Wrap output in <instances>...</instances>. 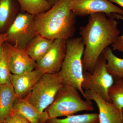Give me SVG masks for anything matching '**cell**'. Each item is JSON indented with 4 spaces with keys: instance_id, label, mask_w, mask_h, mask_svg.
I'll return each instance as SVG.
<instances>
[{
    "instance_id": "27",
    "label": "cell",
    "mask_w": 123,
    "mask_h": 123,
    "mask_svg": "<svg viewBox=\"0 0 123 123\" xmlns=\"http://www.w3.org/2000/svg\"><path fill=\"white\" fill-rule=\"evenodd\" d=\"M0 123H4L3 121H1V120H0Z\"/></svg>"
},
{
    "instance_id": "20",
    "label": "cell",
    "mask_w": 123,
    "mask_h": 123,
    "mask_svg": "<svg viewBox=\"0 0 123 123\" xmlns=\"http://www.w3.org/2000/svg\"><path fill=\"white\" fill-rule=\"evenodd\" d=\"M10 51L6 42L3 44L1 56L0 58V84L10 82L11 74L9 63Z\"/></svg>"
},
{
    "instance_id": "6",
    "label": "cell",
    "mask_w": 123,
    "mask_h": 123,
    "mask_svg": "<svg viewBox=\"0 0 123 123\" xmlns=\"http://www.w3.org/2000/svg\"><path fill=\"white\" fill-rule=\"evenodd\" d=\"M35 15L20 11L7 30L6 42L16 48L25 49L38 34L36 26Z\"/></svg>"
},
{
    "instance_id": "4",
    "label": "cell",
    "mask_w": 123,
    "mask_h": 123,
    "mask_svg": "<svg viewBox=\"0 0 123 123\" xmlns=\"http://www.w3.org/2000/svg\"><path fill=\"white\" fill-rule=\"evenodd\" d=\"M80 94L76 88L64 85L57 92L53 102L45 111L50 119L94 111L91 101L83 99Z\"/></svg>"
},
{
    "instance_id": "2",
    "label": "cell",
    "mask_w": 123,
    "mask_h": 123,
    "mask_svg": "<svg viewBox=\"0 0 123 123\" xmlns=\"http://www.w3.org/2000/svg\"><path fill=\"white\" fill-rule=\"evenodd\" d=\"M74 0H59L48 11L35 15L39 34L53 40L73 38L77 17L72 11Z\"/></svg>"
},
{
    "instance_id": "16",
    "label": "cell",
    "mask_w": 123,
    "mask_h": 123,
    "mask_svg": "<svg viewBox=\"0 0 123 123\" xmlns=\"http://www.w3.org/2000/svg\"><path fill=\"white\" fill-rule=\"evenodd\" d=\"M53 41L38 34L30 42L25 50L29 56L36 62L48 51Z\"/></svg>"
},
{
    "instance_id": "29",
    "label": "cell",
    "mask_w": 123,
    "mask_h": 123,
    "mask_svg": "<svg viewBox=\"0 0 123 123\" xmlns=\"http://www.w3.org/2000/svg\"><path fill=\"white\" fill-rule=\"evenodd\" d=\"M122 79H123V78H122Z\"/></svg>"
},
{
    "instance_id": "21",
    "label": "cell",
    "mask_w": 123,
    "mask_h": 123,
    "mask_svg": "<svg viewBox=\"0 0 123 123\" xmlns=\"http://www.w3.org/2000/svg\"><path fill=\"white\" fill-rule=\"evenodd\" d=\"M114 84L108 91L111 101L121 110L123 108V79L115 78Z\"/></svg>"
},
{
    "instance_id": "11",
    "label": "cell",
    "mask_w": 123,
    "mask_h": 123,
    "mask_svg": "<svg viewBox=\"0 0 123 123\" xmlns=\"http://www.w3.org/2000/svg\"><path fill=\"white\" fill-rule=\"evenodd\" d=\"M43 75L41 72L36 69L21 75L11 74L10 81L17 98L21 99L26 97Z\"/></svg>"
},
{
    "instance_id": "22",
    "label": "cell",
    "mask_w": 123,
    "mask_h": 123,
    "mask_svg": "<svg viewBox=\"0 0 123 123\" xmlns=\"http://www.w3.org/2000/svg\"><path fill=\"white\" fill-rule=\"evenodd\" d=\"M4 122V123H30L23 117L17 113H10Z\"/></svg>"
},
{
    "instance_id": "17",
    "label": "cell",
    "mask_w": 123,
    "mask_h": 123,
    "mask_svg": "<svg viewBox=\"0 0 123 123\" xmlns=\"http://www.w3.org/2000/svg\"><path fill=\"white\" fill-rule=\"evenodd\" d=\"M102 55L106 60V68L108 72L114 78H122L123 77V59L115 55L112 49L109 47L104 50Z\"/></svg>"
},
{
    "instance_id": "18",
    "label": "cell",
    "mask_w": 123,
    "mask_h": 123,
    "mask_svg": "<svg viewBox=\"0 0 123 123\" xmlns=\"http://www.w3.org/2000/svg\"><path fill=\"white\" fill-rule=\"evenodd\" d=\"M20 11L36 15L49 10L51 5L45 0H17Z\"/></svg>"
},
{
    "instance_id": "10",
    "label": "cell",
    "mask_w": 123,
    "mask_h": 123,
    "mask_svg": "<svg viewBox=\"0 0 123 123\" xmlns=\"http://www.w3.org/2000/svg\"><path fill=\"white\" fill-rule=\"evenodd\" d=\"M86 99L93 101L99 110V123H123L122 111L112 102L105 101L95 92L85 91Z\"/></svg>"
},
{
    "instance_id": "24",
    "label": "cell",
    "mask_w": 123,
    "mask_h": 123,
    "mask_svg": "<svg viewBox=\"0 0 123 123\" xmlns=\"http://www.w3.org/2000/svg\"><path fill=\"white\" fill-rule=\"evenodd\" d=\"M7 36L6 33H0V58L1 56L3 44L7 41Z\"/></svg>"
},
{
    "instance_id": "8",
    "label": "cell",
    "mask_w": 123,
    "mask_h": 123,
    "mask_svg": "<svg viewBox=\"0 0 123 123\" xmlns=\"http://www.w3.org/2000/svg\"><path fill=\"white\" fill-rule=\"evenodd\" d=\"M66 50V40L56 39L45 55L36 62L35 69L43 74L59 72L61 69Z\"/></svg>"
},
{
    "instance_id": "5",
    "label": "cell",
    "mask_w": 123,
    "mask_h": 123,
    "mask_svg": "<svg viewBox=\"0 0 123 123\" xmlns=\"http://www.w3.org/2000/svg\"><path fill=\"white\" fill-rule=\"evenodd\" d=\"M64 85L60 72L43 74L28 94L29 102L40 112H44Z\"/></svg>"
},
{
    "instance_id": "19",
    "label": "cell",
    "mask_w": 123,
    "mask_h": 123,
    "mask_svg": "<svg viewBox=\"0 0 123 123\" xmlns=\"http://www.w3.org/2000/svg\"><path fill=\"white\" fill-rule=\"evenodd\" d=\"M98 114L91 113L72 115L63 119H49L45 123H98Z\"/></svg>"
},
{
    "instance_id": "28",
    "label": "cell",
    "mask_w": 123,
    "mask_h": 123,
    "mask_svg": "<svg viewBox=\"0 0 123 123\" xmlns=\"http://www.w3.org/2000/svg\"><path fill=\"white\" fill-rule=\"evenodd\" d=\"M121 111H122V114H123V108L121 110Z\"/></svg>"
},
{
    "instance_id": "13",
    "label": "cell",
    "mask_w": 123,
    "mask_h": 123,
    "mask_svg": "<svg viewBox=\"0 0 123 123\" xmlns=\"http://www.w3.org/2000/svg\"><path fill=\"white\" fill-rule=\"evenodd\" d=\"M10 113L21 115L30 123H45L50 119L46 111L43 112H40L29 102L28 95L24 98H16Z\"/></svg>"
},
{
    "instance_id": "1",
    "label": "cell",
    "mask_w": 123,
    "mask_h": 123,
    "mask_svg": "<svg viewBox=\"0 0 123 123\" xmlns=\"http://www.w3.org/2000/svg\"><path fill=\"white\" fill-rule=\"evenodd\" d=\"M113 14L98 13L89 15L88 23L80 27L85 46L82 63L84 72L92 73L104 50L119 35L118 22Z\"/></svg>"
},
{
    "instance_id": "14",
    "label": "cell",
    "mask_w": 123,
    "mask_h": 123,
    "mask_svg": "<svg viewBox=\"0 0 123 123\" xmlns=\"http://www.w3.org/2000/svg\"><path fill=\"white\" fill-rule=\"evenodd\" d=\"M20 12L17 0H0V33H6Z\"/></svg>"
},
{
    "instance_id": "9",
    "label": "cell",
    "mask_w": 123,
    "mask_h": 123,
    "mask_svg": "<svg viewBox=\"0 0 123 123\" xmlns=\"http://www.w3.org/2000/svg\"><path fill=\"white\" fill-rule=\"evenodd\" d=\"M72 11L76 16L81 17L98 13L123 15V10L108 0H74Z\"/></svg>"
},
{
    "instance_id": "15",
    "label": "cell",
    "mask_w": 123,
    "mask_h": 123,
    "mask_svg": "<svg viewBox=\"0 0 123 123\" xmlns=\"http://www.w3.org/2000/svg\"><path fill=\"white\" fill-rule=\"evenodd\" d=\"M16 98L11 82L0 84V120L4 122L10 114Z\"/></svg>"
},
{
    "instance_id": "26",
    "label": "cell",
    "mask_w": 123,
    "mask_h": 123,
    "mask_svg": "<svg viewBox=\"0 0 123 123\" xmlns=\"http://www.w3.org/2000/svg\"><path fill=\"white\" fill-rule=\"evenodd\" d=\"M49 2L52 6L59 0H45Z\"/></svg>"
},
{
    "instance_id": "25",
    "label": "cell",
    "mask_w": 123,
    "mask_h": 123,
    "mask_svg": "<svg viewBox=\"0 0 123 123\" xmlns=\"http://www.w3.org/2000/svg\"><path fill=\"white\" fill-rule=\"evenodd\" d=\"M112 3H115L119 5L123 8V0H108Z\"/></svg>"
},
{
    "instance_id": "12",
    "label": "cell",
    "mask_w": 123,
    "mask_h": 123,
    "mask_svg": "<svg viewBox=\"0 0 123 123\" xmlns=\"http://www.w3.org/2000/svg\"><path fill=\"white\" fill-rule=\"evenodd\" d=\"M7 43L10 51L9 63L12 74L21 75L35 69L36 62L29 56L25 49L16 48Z\"/></svg>"
},
{
    "instance_id": "7",
    "label": "cell",
    "mask_w": 123,
    "mask_h": 123,
    "mask_svg": "<svg viewBox=\"0 0 123 123\" xmlns=\"http://www.w3.org/2000/svg\"><path fill=\"white\" fill-rule=\"evenodd\" d=\"M114 81V77L107 70L106 60L102 55L92 73L84 72L82 87L85 91H91L99 95L105 101L111 102L108 91Z\"/></svg>"
},
{
    "instance_id": "3",
    "label": "cell",
    "mask_w": 123,
    "mask_h": 123,
    "mask_svg": "<svg viewBox=\"0 0 123 123\" xmlns=\"http://www.w3.org/2000/svg\"><path fill=\"white\" fill-rule=\"evenodd\" d=\"M84 49L85 46L80 37L72 38L66 40V55L60 73L64 85L76 89L86 99L85 91L82 87Z\"/></svg>"
},
{
    "instance_id": "30",
    "label": "cell",
    "mask_w": 123,
    "mask_h": 123,
    "mask_svg": "<svg viewBox=\"0 0 123 123\" xmlns=\"http://www.w3.org/2000/svg\"><path fill=\"white\" fill-rule=\"evenodd\" d=\"M98 123H99V121H98Z\"/></svg>"
},
{
    "instance_id": "23",
    "label": "cell",
    "mask_w": 123,
    "mask_h": 123,
    "mask_svg": "<svg viewBox=\"0 0 123 123\" xmlns=\"http://www.w3.org/2000/svg\"><path fill=\"white\" fill-rule=\"evenodd\" d=\"M117 18L121 19L123 21V17L122 15L118 14ZM112 50L118 51L123 53V34L121 36L119 35L115 42L111 44Z\"/></svg>"
}]
</instances>
